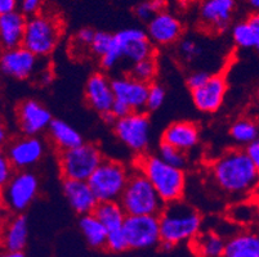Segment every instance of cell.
Masks as SVG:
<instances>
[{"label": "cell", "mask_w": 259, "mask_h": 257, "mask_svg": "<svg viewBox=\"0 0 259 257\" xmlns=\"http://www.w3.org/2000/svg\"><path fill=\"white\" fill-rule=\"evenodd\" d=\"M214 185L234 201L253 198L259 189V173L245 149L226 150L210 166Z\"/></svg>", "instance_id": "cell-1"}, {"label": "cell", "mask_w": 259, "mask_h": 257, "mask_svg": "<svg viewBox=\"0 0 259 257\" xmlns=\"http://www.w3.org/2000/svg\"><path fill=\"white\" fill-rule=\"evenodd\" d=\"M159 220L161 234L160 247L165 251H171L178 244L191 242L201 232V214L183 199L165 204Z\"/></svg>", "instance_id": "cell-2"}, {"label": "cell", "mask_w": 259, "mask_h": 257, "mask_svg": "<svg viewBox=\"0 0 259 257\" xmlns=\"http://www.w3.org/2000/svg\"><path fill=\"white\" fill-rule=\"evenodd\" d=\"M134 170L142 173L150 180L165 204L181 201L185 197L187 184L186 171L166 164L157 155L146 153L137 156Z\"/></svg>", "instance_id": "cell-3"}, {"label": "cell", "mask_w": 259, "mask_h": 257, "mask_svg": "<svg viewBox=\"0 0 259 257\" xmlns=\"http://www.w3.org/2000/svg\"><path fill=\"white\" fill-rule=\"evenodd\" d=\"M119 203L128 216H159L165 207L154 185L137 170L132 171Z\"/></svg>", "instance_id": "cell-4"}, {"label": "cell", "mask_w": 259, "mask_h": 257, "mask_svg": "<svg viewBox=\"0 0 259 257\" xmlns=\"http://www.w3.org/2000/svg\"><path fill=\"white\" fill-rule=\"evenodd\" d=\"M61 35L62 23L60 18L40 12L27 18L22 45L39 58H44L57 48Z\"/></svg>", "instance_id": "cell-5"}, {"label": "cell", "mask_w": 259, "mask_h": 257, "mask_svg": "<svg viewBox=\"0 0 259 257\" xmlns=\"http://www.w3.org/2000/svg\"><path fill=\"white\" fill-rule=\"evenodd\" d=\"M132 173L122 162L105 159L88 180L98 202H119Z\"/></svg>", "instance_id": "cell-6"}, {"label": "cell", "mask_w": 259, "mask_h": 257, "mask_svg": "<svg viewBox=\"0 0 259 257\" xmlns=\"http://www.w3.org/2000/svg\"><path fill=\"white\" fill-rule=\"evenodd\" d=\"M105 160L100 148L93 143H84L58 155V167L62 180L88 181Z\"/></svg>", "instance_id": "cell-7"}, {"label": "cell", "mask_w": 259, "mask_h": 257, "mask_svg": "<svg viewBox=\"0 0 259 257\" xmlns=\"http://www.w3.org/2000/svg\"><path fill=\"white\" fill-rule=\"evenodd\" d=\"M2 188V201L7 211L11 212V215H21L39 194V179L29 170L16 171L11 180Z\"/></svg>", "instance_id": "cell-8"}, {"label": "cell", "mask_w": 259, "mask_h": 257, "mask_svg": "<svg viewBox=\"0 0 259 257\" xmlns=\"http://www.w3.org/2000/svg\"><path fill=\"white\" fill-rule=\"evenodd\" d=\"M114 133L122 144L137 156L147 153L151 139V122L147 113L132 112L115 122Z\"/></svg>", "instance_id": "cell-9"}, {"label": "cell", "mask_w": 259, "mask_h": 257, "mask_svg": "<svg viewBox=\"0 0 259 257\" xmlns=\"http://www.w3.org/2000/svg\"><path fill=\"white\" fill-rule=\"evenodd\" d=\"M124 233L131 249H147L161 243L159 216H126Z\"/></svg>", "instance_id": "cell-10"}, {"label": "cell", "mask_w": 259, "mask_h": 257, "mask_svg": "<svg viewBox=\"0 0 259 257\" xmlns=\"http://www.w3.org/2000/svg\"><path fill=\"white\" fill-rule=\"evenodd\" d=\"M46 153V144L39 136L22 135L8 141L4 156L16 171H25L39 164Z\"/></svg>", "instance_id": "cell-11"}, {"label": "cell", "mask_w": 259, "mask_h": 257, "mask_svg": "<svg viewBox=\"0 0 259 257\" xmlns=\"http://www.w3.org/2000/svg\"><path fill=\"white\" fill-rule=\"evenodd\" d=\"M122 61L134 65L140 61L155 57V45L148 39L147 32L137 27H128L114 34Z\"/></svg>", "instance_id": "cell-12"}, {"label": "cell", "mask_w": 259, "mask_h": 257, "mask_svg": "<svg viewBox=\"0 0 259 257\" xmlns=\"http://www.w3.org/2000/svg\"><path fill=\"white\" fill-rule=\"evenodd\" d=\"M53 120L49 110L35 99H26L16 108V121L22 135L37 136L48 130Z\"/></svg>", "instance_id": "cell-13"}, {"label": "cell", "mask_w": 259, "mask_h": 257, "mask_svg": "<svg viewBox=\"0 0 259 257\" xmlns=\"http://www.w3.org/2000/svg\"><path fill=\"white\" fill-rule=\"evenodd\" d=\"M0 67L6 76L23 81L39 74L40 61L39 57L22 45L3 50L0 58Z\"/></svg>", "instance_id": "cell-14"}, {"label": "cell", "mask_w": 259, "mask_h": 257, "mask_svg": "<svg viewBox=\"0 0 259 257\" xmlns=\"http://www.w3.org/2000/svg\"><path fill=\"white\" fill-rule=\"evenodd\" d=\"M235 9V0H201L199 7L200 23L209 32H223L230 26Z\"/></svg>", "instance_id": "cell-15"}, {"label": "cell", "mask_w": 259, "mask_h": 257, "mask_svg": "<svg viewBox=\"0 0 259 257\" xmlns=\"http://www.w3.org/2000/svg\"><path fill=\"white\" fill-rule=\"evenodd\" d=\"M227 94V80L223 74H214L201 88L191 91L195 107L202 113L220 111Z\"/></svg>", "instance_id": "cell-16"}, {"label": "cell", "mask_w": 259, "mask_h": 257, "mask_svg": "<svg viewBox=\"0 0 259 257\" xmlns=\"http://www.w3.org/2000/svg\"><path fill=\"white\" fill-rule=\"evenodd\" d=\"M150 85L133 79L128 74L112 80V90L115 100L128 106L133 112H143L147 105Z\"/></svg>", "instance_id": "cell-17"}, {"label": "cell", "mask_w": 259, "mask_h": 257, "mask_svg": "<svg viewBox=\"0 0 259 257\" xmlns=\"http://www.w3.org/2000/svg\"><path fill=\"white\" fill-rule=\"evenodd\" d=\"M85 100L92 110L101 116L110 112L115 103V94L112 90V80L103 72L91 75L84 89Z\"/></svg>", "instance_id": "cell-18"}, {"label": "cell", "mask_w": 259, "mask_h": 257, "mask_svg": "<svg viewBox=\"0 0 259 257\" xmlns=\"http://www.w3.org/2000/svg\"><path fill=\"white\" fill-rule=\"evenodd\" d=\"M146 32L154 45L166 46L180 41L183 27L176 16L169 12H161L147 23Z\"/></svg>", "instance_id": "cell-19"}, {"label": "cell", "mask_w": 259, "mask_h": 257, "mask_svg": "<svg viewBox=\"0 0 259 257\" xmlns=\"http://www.w3.org/2000/svg\"><path fill=\"white\" fill-rule=\"evenodd\" d=\"M62 192L70 207L80 216L93 214L98 204L97 197L94 195L88 181L63 180Z\"/></svg>", "instance_id": "cell-20"}, {"label": "cell", "mask_w": 259, "mask_h": 257, "mask_svg": "<svg viewBox=\"0 0 259 257\" xmlns=\"http://www.w3.org/2000/svg\"><path fill=\"white\" fill-rule=\"evenodd\" d=\"M161 141L187 153L199 144L200 127L192 121H174L164 130Z\"/></svg>", "instance_id": "cell-21"}, {"label": "cell", "mask_w": 259, "mask_h": 257, "mask_svg": "<svg viewBox=\"0 0 259 257\" xmlns=\"http://www.w3.org/2000/svg\"><path fill=\"white\" fill-rule=\"evenodd\" d=\"M27 16L21 11L0 14V41L4 50L22 46Z\"/></svg>", "instance_id": "cell-22"}, {"label": "cell", "mask_w": 259, "mask_h": 257, "mask_svg": "<svg viewBox=\"0 0 259 257\" xmlns=\"http://www.w3.org/2000/svg\"><path fill=\"white\" fill-rule=\"evenodd\" d=\"M29 237V223L21 215H11L3 224V247L9 252H23Z\"/></svg>", "instance_id": "cell-23"}, {"label": "cell", "mask_w": 259, "mask_h": 257, "mask_svg": "<svg viewBox=\"0 0 259 257\" xmlns=\"http://www.w3.org/2000/svg\"><path fill=\"white\" fill-rule=\"evenodd\" d=\"M223 257H259V232L242 229L226 242Z\"/></svg>", "instance_id": "cell-24"}, {"label": "cell", "mask_w": 259, "mask_h": 257, "mask_svg": "<svg viewBox=\"0 0 259 257\" xmlns=\"http://www.w3.org/2000/svg\"><path fill=\"white\" fill-rule=\"evenodd\" d=\"M48 135L52 144L60 152L69 150L84 144L83 136L72 125L60 119H54L48 129Z\"/></svg>", "instance_id": "cell-25"}, {"label": "cell", "mask_w": 259, "mask_h": 257, "mask_svg": "<svg viewBox=\"0 0 259 257\" xmlns=\"http://www.w3.org/2000/svg\"><path fill=\"white\" fill-rule=\"evenodd\" d=\"M226 218L230 223L239 225L244 229H253L259 224V211L253 198L234 201L226 211Z\"/></svg>", "instance_id": "cell-26"}, {"label": "cell", "mask_w": 259, "mask_h": 257, "mask_svg": "<svg viewBox=\"0 0 259 257\" xmlns=\"http://www.w3.org/2000/svg\"><path fill=\"white\" fill-rule=\"evenodd\" d=\"M227 240L213 230L200 232L191 240V248L197 257H223Z\"/></svg>", "instance_id": "cell-27"}, {"label": "cell", "mask_w": 259, "mask_h": 257, "mask_svg": "<svg viewBox=\"0 0 259 257\" xmlns=\"http://www.w3.org/2000/svg\"><path fill=\"white\" fill-rule=\"evenodd\" d=\"M93 214L105 225L108 233L124 229V223L128 216L119 202H98Z\"/></svg>", "instance_id": "cell-28"}, {"label": "cell", "mask_w": 259, "mask_h": 257, "mask_svg": "<svg viewBox=\"0 0 259 257\" xmlns=\"http://www.w3.org/2000/svg\"><path fill=\"white\" fill-rule=\"evenodd\" d=\"M79 229L92 248H106L108 232L94 214L80 216Z\"/></svg>", "instance_id": "cell-29"}, {"label": "cell", "mask_w": 259, "mask_h": 257, "mask_svg": "<svg viewBox=\"0 0 259 257\" xmlns=\"http://www.w3.org/2000/svg\"><path fill=\"white\" fill-rule=\"evenodd\" d=\"M230 136L239 147H244L245 149L259 139V121L249 116L235 120L230 126Z\"/></svg>", "instance_id": "cell-30"}, {"label": "cell", "mask_w": 259, "mask_h": 257, "mask_svg": "<svg viewBox=\"0 0 259 257\" xmlns=\"http://www.w3.org/2000/svg\"><path fill=\"white\" fill-rule=\"evenodd\" d=\"M157 71H159V66H157L156 57H150V58H146V60L132 65L131 70L128 71V75L138 81L151 85L155 82Z\"/></svg>", "instance_id": "cell-31"}, {"label": "cell", "mask_w": 259, "mask_h": 257, "mask_svg": "<svg viewBox=\"0 0 259 257\" xmlns=\"http://www.w3.org/2000/svg\"><path fill=\"white\" fill-rule=\"evenodd\" d=\"M232 40L235 45L241 49H255L256 48V39L254 30L248 20H244L241 22H237L232 27Z\"/></svg>", "instance_id": "cell-32"}, {"label": "cell", "mask_w": 259, "mask_h": 257, "mask_svg": "<svg viewBox=\"0 0 259 257\" xmlns=\"http://www.w3.org/2000/svg\"><path fill=\"white\" fill-rule=\"evenodd\" d=\"M157 156L162 161H165L166 164L174 167H178V169L185 170V167L187 166V153L173 147V145L162 143V141L160 143L159 149H157Z\"/></svg>", "instance_id": "cell-33"}, {"label": "cell", "mask_w": 259, "mask_h": 257, "mask_svg": "<svg viewBox=\"0 0 259 257\" xmlns=\"http://www.w3.org/2000/svg\"><path fill=\"white\" fill-rule=\"evenodd\" d=\"M166 0H145L141 2L134 8L136 17L145 22H150L156 14L165 12Z\"/></svg>", "instance_id": "cell-34"}, {"label": "cell", "mask_w": 259, "mask_h": 257, "mask_svg": "<svg viewBox=\"0 0 259 257\" xmlns=\"http://www.w3.org/2000/svg\"><path fill=\"white\" fill-rule=\"evenodd\" d=\"M112 40H114V34H110V32L106 31H97L96 32V36H94L93 42H92L91 52L94 57L97 58H102L106 53L108 52L110 46L112 44Z\"/></svg>", "instance_id": "cell-35"}, {"label": "cell", "mask_w": 259, "mask_h": 257, "mask_svg": "<svg viewBox=\"0 0 259 257\" xmlns=\"http://www.w3.org/2000/svg\"><path fill=\"white\" fill-rule=\"evenodd\" d=\"M165 89L164 86L157 82L150 85V89H148V95H147V105H146V110L148 112H154L157 111L164 102H165Z\"/></svg>", "instance_id": "cell-36"}, {"label": "cell", "mask_w": 259, "mask_h": 257, "mask_svg": "<svg viewBox=\"0 0 259 257\" xmlns=\"http://www.w3.org/2000/svg\"><path fill=\"white\" fill-rule=\"evenodd\" d=\"M180 56L186 62H194L202 53V49L199 42L194 39H182L180 41Z\"/></svg>", "instance_id": "cell-37"}, {"label": "cell", "mask_w": 259, "mask_h": 257, "mask_svg": "<svg viewBox=\"0 0 259 257\" xmlns=\"http://www.w3.org/2000/svg\"><path fill=\"white\" fill-rule=\"evenodd\" d=\"M106 249H108L110 252H114V253H120V252L129 249L128 240H126L124 229L120 230V232L108 233Z\"/></svg>", "instance_id": "cell-38"}, {"label": "cell", "mask_w": 259, "mask_h": 257, "mask_svg": "<svg viewBox=\"0 0 259 257\" xmlns=\"http://www.w3.org/2000/svg\"><path fill=\"white\" fill-rule=\"evenodd\" d=\"M210 76L211 75L205 72V71H194V72H191L187 76V79H186L187 88L190 89V91L196 90V89L201 88L202 85L208 81Z\"/></svg>", "instance_id": "cell-39"}, {"label": "cell", "mask_w": 259, "mask_h": 257, "mask_svg": "<svg viewBox=\"0 0 259 257\" xmlns=\"http://www.w3.org/2000/svg\"><path fill=\"white\" fill-rule=\"evenodd\" d=\"M96 32L93 28L91 27H84L81 30L76 32V35L74 36L75 42H76L79 46H85V48L91 49L92 42H93L94 36H96Z\"/></svg>", "instance_id": "cell-40"}, {"label": "cell", "mask_w": 259, "mask_h": 257, "mask_svg": "<svg viewBox=\"0 0 259 257\" xmlns=\"http://www.w3.org/2000/svg\"><path fill=\"white\" fill-rule=\"evenodd\" d=\"M15 173V167L12 166V164L8 161L6 156H2L0 157V184H2V187H4L11 180Z\"/></svg>", "instance_id": "cell-41"}, {"label": "cell", "mask_w": 259, "mask_h": 257, "mask_svg": "<svg viewBox=\"0 0 259 257\" xmlns=\"http://www.w3.org/2000/svg\"><path fill=\"white\" fill-rule=\"evenodd\" d=\"M44 2H46V0H21V12H22L25 16H27V17H31L34 14L40 13Z\"/></svg>", "instance_id": "cell-42"}, {"label": "cell", "mask_w": 259, "mask_h": 257, "mask_svg": "<svg viewBox=\"0 0 259 257\" xmlns=\"http://www.w3.org/2000/svg\"><path fill=\"white\" fill-rule=\"evenodd\" d=\"M245 152L249 156V159H250V161L255 166L256 171L259 173V139H256L250 145L245 148Z\"/></svg>", "instance_id": "cell-43"}, {"label": "cell", "mask_w": 259, "mask_h": 257, "mask_svg": "<svg viewBox=\"0 0 259 257\" xmlns=\"http://www.w3.org/2000/svg\"><path fill=\"white\" fill-rule=\"evenodd\" d=\"M132 112H133V111H132L128 106L124 105V103H121V102H119V100H115L114 106H112V108H111V113L114 115L115 117H116V120L122 119V117H126L128 115H131Z\"/></svg>", "instance_id": "cell-44"}, {"label": "cell", "mask_w": 259, "mask_h": 257, "mask_svg": "<svg viewBox=\"0 0 259 257\" xmlns=\"http://www.w3.org/2000/svg\"><path fill=\"white\" fill-rule=\"evenodd\" d=\"M21 0H0V14L13 13L17 12Z\"/></svg>", "instance_id": "cell-45"}, {"label": "cell", "mask_w": 259, "mask_h": 257, "mask_svg": "<svg viewBox=\"0 0 259 257\" xmlns=\"http://www.w3.org/2000/svg\"><path fill=\"white\" fill-rule=\"evenodd\" d=\"M246 3L253 9L254 13H259V0H246Z\"/></svg>", "instance_id": "cell-46"}, {"label": "cell", "mask_w": 259, "mask_h": 257, "mask_svg": "<svg viewBox=\"0 0 259 257\" xmlns=\"http://www.w3.org/2000/svg\"><path fill=\"white\" fill-rule=\"evenodd\" d=\"M0 257H25L23 252H9L6 251Z\"/></svg>", "instance_id": "cell-47"}, {"label": "cell", "mask_w": 259, "mask_h": 257, "mask_svg": "<svg viewBox=\"0 0 259 257\" xmlns=\"http://www.w3.org/2000/svg\"><path fill=\"white\" fill-rule=\"evenodd\" d=\"M7 131L3 126H2V129H0V143H2V145H6L7 143Z\"/></svg>", "instance_id": "cell-48"}, {"label": "cell", "mask_w": 259, "mask_h": 257, "mask_svg": "<svg viewBox=\"0 0 259 257\" xmlns=\"http://www.w3.org/2000/svg\"><path fill=\"white\" fill-rule=\"evenodd\" d=\"M253 201L255 202L256 207H258V211H259V189L256 190V193H255V194L253 195Z\"/></svg>", "instance_id": "cell-49"}, {"label": "cell", "mask_w": 259, "mask_h": 257, "mask_svg": "<svg viewBox=\"0 0 259 257\" xmlns=\"http://www.w3.org/2000/svg\"><path fill=\"white\" fill-rule=\"evenodd\" d=\"M256 99H258V102H259V85H258V89H256Z\"/></svg>", "instance_id": "cell-50"}]
</instances>
